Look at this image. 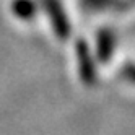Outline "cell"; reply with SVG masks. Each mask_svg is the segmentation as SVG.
<instances>
[{
    "label": "cell",
    "instance_id": "obj_1",
    "mask_svg": "<svg viewBox=\"0 0 135 135\" xmlns=\"http://www.w3.org/2000/svg\"><path fill=\"white\" fill-rule=\"evenodd\" d=\"M46 12L49 15V20L52 23V30L57 34V37L60 39H67L70 36V21L67 18L64 7L60 3V0H44Z\"/></svg>",
    "mask_w": 135,
    "mask_h": 135
},
{
    "label": "cell",
    "instance_id": "obj_2",
    "mask_svg": "<svg viewBox=\"0 0 135 135\" xmlns=\"http://www.w3.org/2000/svg\"><path fill=\"white\" fill-rule=\"evenodd\" d=\"M76 60H78V73L80 78L86 86H93L96 83V67H94V60L93 55L90 54V49L86 42L83 39H80L76 42Z\"/></svg>",
    "mask_w": 135,
    "mask_h": 135
},
{
    "label": "cell",
    "instance_id": "obj_3",
    "mask_svg": "<svg viewBox=\"0 0 135 135\" xmlns=\"http://www.w3.org/2000/svg\"><path fill=\"white\" fill-rule=\"evenodd\" d=\"M115 47V39L111 31H101L98 34V59L99 62H109Z\"/></svg>",
    "mask_w": 135,
    "mask_h": 135
},
{
    "label": "cell",
    "instance_id": "obj_4",
    "mask_svg": "<svg viewBox=\"0 0 135 135\" xmlns=\"http://www.w3.org/2000/svg\"><path fill=\"white\" fill-rule=\"evenodd\" d=\"M36 10L37 8L34 0H13L12 2V12L20 20H33Z\"/></svg>",
    "mask_w": 135,
    "mask_h": 135
},
{
    "label": "cell",
    "instance_id": "obj_5",
    "mask_svg": "<svg viewBox=\"0 0 135 135\" xmlns=\"http://www.w3.org/2000/svg\"><path fill=\"white\" fill-rule=\"evenodd\" d=\"M122 75H124V78L127 80V81H130V83L135 85V65H132V64L125 65V69H124Z\"/></svg>",
    "mask_w": 135,
    "mask_h": 135
}]
</instances>
